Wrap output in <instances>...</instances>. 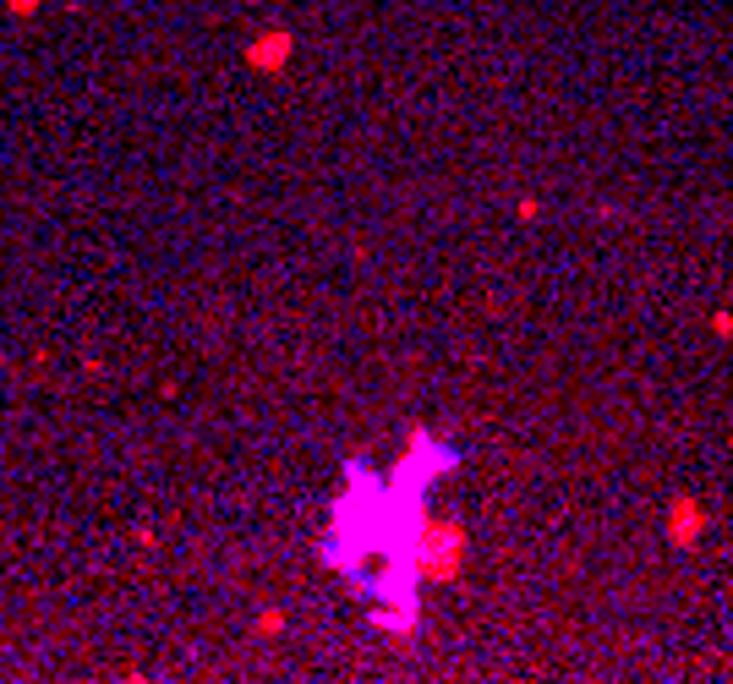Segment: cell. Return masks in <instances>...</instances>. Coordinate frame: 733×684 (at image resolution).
Here are the masks:
<instances>
[{"label":"cell","instance_id":"obj_5","mask_svg":"<svg viewBox=\"0 0 733 684\" xmlns=\"http://www.w3.org/2000/svg\"><path fill=\"white\" fill-rule=\"evenodd\" d=\"M11 6V17H33V11H39V0H6Z\"/></svg>","mask_w":733,"mask_h":684},{"label":"cell","instance_id":"obj_1","mask_svg":"<svg viewBox=\"0 0 733 684\" xmlns=\"http://www.w3.org/2000/svg\"><path fill=\"white\" fill-rule=\"evenodd\" d=\"M416 570H422V581H455L465 570V531L449 520H427L416 537Z\"/></svg>","mask_w":733,"mask_h":684},{"label":"cell","instance_id":"obj_6","mask_svg":"<svg viewBox=\"0 0 733 684\" xmlns=\"http://www.w3.org/2000/svg\"><path fill=\"white\" fill-rule=\"evenodd\" d=\"M712 329L723 334V340H733V312H717V318H712Z\"/></svg>","mask_w":733,"mask_h":684},{"label":"cell","instance_id":"obj_4","mask_svg":"<svg viewBox=\"0 0 733 684\" xmlns=\"http://www.w3.org/2000/svg\"><path fill=\"white\" fill-rule=\"evenodd\" d=\"M279 630H285V613L263 608V613H258V635H279Z\"/></svg>","mask_w":733,"mask_h":684},{"label":"cell","instance_id":"obj_3","mask_svg":"<svg viewBox=\"0 0 733 684\" xmlns=\"http://www.w3.org/2000/svg\"><path fill=\"white\" fill-rule=\"evenodd\" d=\"M706 526H712V515H706V504H701V498L679 493V498L668 504V542H673V548H684V553H690L695 542L706 537Z\"/></svg>","mask_w":733,"mask_h":684},{"label":"cell","instance_id":"obj_2","mask_svg":"<svg viewBox=\"0 0 733 684\" xmlns=\"http://www.w3.org/2000/svg\"><path fill=\"white\" fill-rule=\"evenodd\" d=\"M290 55H296V33H290V28H263V33H252V39H247L241 61H247L258 77H279L290 66Z\"/></svg>","mask_w":733,"mask_h":684}]
</instances>
